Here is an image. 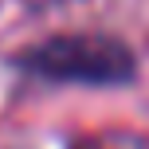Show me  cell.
I'll list each match as a JSON object with an SVG mask.
<instances>
[{
	"instance_id": "cell-1",
	"label": "cell",
	"mask_w": 149,
	"mask_h": 149,
	"mask_svg": "<svg viewBox=\"0 0 149 149\" xmlns=\"http://www.w3.org/2000/svg\"><path fill=\"white\" fill-rule=\"evenodd\" d=\"M24 67L51 82H82V86H118L137 71L134 55L122 39L110 36H51L24 55Z\"/></svg>"
}]
</instances>
